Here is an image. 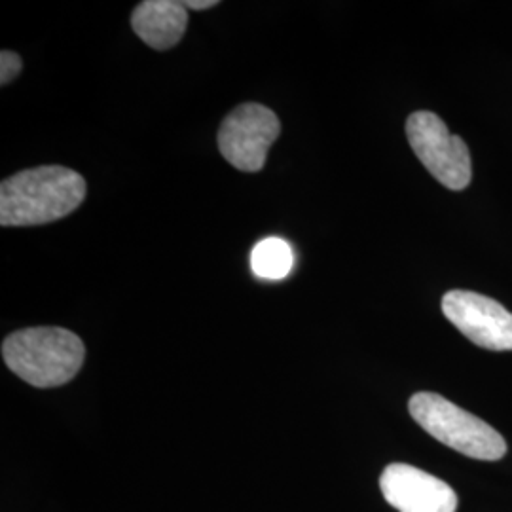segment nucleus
I'll list each match as a JSON object with an SVG mask.
<instances>
[{
	"instance_id": "nucleus-1",
	"label": "nucleus",
	"mask_w": 512,
	"mask_h": 512,
	"mask_svg": "<svg viewBox=\"0 0 512 512\" xmlns=\"http://www.w3.org/2000/svg\"><path fill=\"white\" fill-rule=\"evenodd\" d=\"M86 198V181L73 169L42 165L0 184V224L40 226L71 215Z\"/></svg>"
},
{
	"instance_id": "nucleus-2",
	"label": "nucleus",
	"mask_w": 512,
	"mask_h": 512,
	"mask_svg": "<svg viewBox=\"0 0 512 512\" xmlns=\"http://www.w3.org/2000/svg\"><path fill=\"white\" fill-rule=\"evenodd\" d=\"M84 342L67 329L33 327L2 342V359L23 382L40 389L69 384L84 365Z\"/></svg>"
},
{
	"instance_id": "nucleus-3",
	"label": "nucleus",
	"mask_w": 512,
	"mask_h": 512,
	"mask_svg": "<svg viewBox=\"0 0 512 512\" xmlns=\"http://www.w3.org/2000/svg\"><path fill=\"white\" fill-rule=\"evenodd\" d=\"M408 410L431 437L467 458L497 461L507 454V442L492 425L437 393H416Z\"/></svg>"
},
{
	"instance_id": "nucleus-4",
	"label": "nucleus",
	"mask_w": 512,
	"mask_h": 512,
	"mask_svg": "<svg viewBox=\"0 0 512 512\" xmlns=\"http://www.w3.org/2000/svg\"><path fill=\"white\" fill-rule=\"evenodd\" d=\"M408 143L425 169L450 190H465L473 165L465 141L450 133L435 112L420 110L410 114L406 122Z\"/></svg>"
},
{
	"instance_id": "nucleus-5",
	"label": "nucleus",
	"mask_w": 512,
	"mask_h": 512,
	"mask_svg": "<svg viewBox=\"0 0 512 512\" xmlns=\"http://www.w3.org/2000/svg\"><path fill=\"white\" fill-rule=\"evenodd\" d=\"M281 133L275 112L258 103H245L232 110L219 129V150L224 160L239 171H260L270 147Z\"/></svg>"
},
{
	"instance_id": "nucleus-6",
	"label": "nucleus",
	"mask_w": 512,
	"mask_h": 512,
	"mask_svg": "<svg viewBox=\"0 0 512 512\" xmlns=\"http://www.w3.org/2000/svg\"><path fill=\"white\" fill-rule=\"evenodd\" d=\"M442 311L473 344L492 351H512V313L499 302L471 291H450Z\"/></svg>"
},
{
	"instance_id": "nucleus-7",
	"label": "nucleus",
	"mask_w": 512,
	"mask_h": 512,
	"mask_svg": "<svg viewBox=\"0 0 512 512\" xmlns=\"http://www.w3.org/2000/svg\"><path fill=\"white\" fill-rule=\"evenodd\" d=\"M385 501L399 512H456L458 495L437 476L406 463H391L380 476Z\"/></svg>"
},
{
	"instance_id": "nucleus-8",
	"label": "nucleus",
	"mask_w": 512,
	"mask_h": 512,
	"mask_svg": "<svg viewBox=\"0 0 512 512\" xmlns=\"http://www.w3.org/2000/svg\"><path fill=\"white\" fill-rule=\"evenodd\" d=\"M188 25V10L177 0H145L131 14V27L154 50L177 46Z\"/></svg>"
},
{
	"instance_id": "nucleus-9",
	"label": "nucleus",
	"mask_w": 512,
	"mask_h": 512,
	"mask_svg": "<svg viewBox=\"0 0 512 512\" xmlns=\"http://www.w3.org/2000/svg\"><path fill=\"white\" fill-rule=\"evenodd\" d=\"M293 262V249L281 238L262 239L251 253V268L258 279H285L293 270Z\"/></svg>"
},
{
	"instance_id": "nucleus-10",
	"label": "nucleus",
	"mask_w": 512,
	"mask_h": 512,
	"mask_svg": "<svg viewBox=\"0 0 512 512\" xmlns=\"http://www.w3.org/2000/svg\"><path fill=\"white\" fill-rule=\"evenodd\" d=\"M21 73V59L18 54L4 50L0 55V84H10Z\"/></svg>"
},
{
	"instance_id": "nucleus-11",
	"label": "nucleus",
	"mask_w": 512,
	"mask_h": 512,
	"mask_svg": "<svg viewBox=\"0 0 512 512\" xmlns=\"http://www.w3.org/2000/svg\"><path fill=\"white\" fill-rule=\"evenodd\" d=\"M217 4H219L217 0H186L184 2V6L192 8V10H207V8H213Z\"/></svg>"
}]
</instances>
